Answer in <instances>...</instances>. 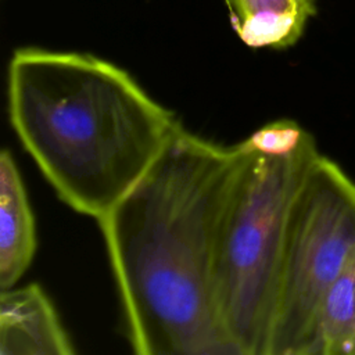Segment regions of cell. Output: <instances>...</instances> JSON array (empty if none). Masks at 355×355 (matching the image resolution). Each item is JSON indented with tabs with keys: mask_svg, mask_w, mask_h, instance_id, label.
I'll return each mask as SVG.
<instances>
[{
	"mask_svg": "<svg viewBox=\"0 0 355 355\" xmlns=\"http://www.w3.org/2000/svg\"><path fill=\"white\" fill-rule=\"evenodd\" d=\"M73 344L37 283L0 293V355H72Z\"/></svg>",
	"mask_w": 355,
	"mask_h": 355,
	"instance_id": "5",
	"label": "cell"
},
{
	"mask_svg": "<svg viewBox=\"0 0 355 355\" xmlns=\"http://www.w3.org/2000/svg\"><path fill=\"white\" fill-rule=\"evenodd\" d=\"M319 154L312 135L290 157L248 154L215 275L220 322L236 355H268L290 208Z\"/></svg>",
	"mask_w": 355,
	"mask_h": 355,
	"instance_id": "3",
	"label": "cell"
},
{
	"mask_svg": "<svg viewBox=\"0 0 355 355\" xmlns=\"http://www.w3.org/2000/svg\"><path fill=\"white\" fill-rule=\"evenodd\" d=\"M230 22L251 49H287L302 36L315 14L312 0H226Z\"/></svg>",
	"mask_w": 355,
	"mask_h": 355,
	"instance_id": "7",
	"label": "cell"
},
{
	"mask_svg": "<svg viewBox=\"0 0 355 355\" xmlns=\"http://www.w3.org/2000/svg\"><path fill=\"white\" fill-rule=\"evenodd\" d=\"M311 136L294 119H276L265 123L236 146L245 154L263 157H290L295 154Z\"/></svg>",
	"mask_w": 355,
	"mask_h": 355,
	"instance_id": "9",
	"label": "cell"
},
{
	"mask_svg": "<svg viewBox=\"0 0 355 355\" xmlns=\"http://www.w3.org/2000/svg\"><path fill=\"white\" fill-rule=\"evenodd\" d=\"M315 355H355V245L322 302Z\"/></svg>",
	"mask_w": 355,
	"mask_h": 355,
	"instance_id": "8",
	"label": "cell"
},
{
	"mask_svg": "<svg viewBox=\"0 0 355 355\" xmlns=\"http://www.w3.org/2000/svg\"><path fill=\"white\" fill-rule=\"evenodd\" d=\"M36 223L18 165L8 148L0 153V288H11L36 254Z\"/></svg>",
	"mask_w": 355,
	"mask_h": 355,
	"instance_id": "6",
	"label": "cell"
},
{
	"mask_svg": "<svg viewBox=\"0 0 355 355\" xmlns=\"http://www.w3.org/2000/svg\"><path fill=\"white\" fill-rule=\"evenodd\" d=\"M355 245V182L319 154L290 208L268 355H315L324 295Z\"/></svg>",
	"mask_w": 355,
	"mask_h": 355,
	"instance_id": "4",
	"label": "cell"
},
{
	"mask_svg": "<svg viewBox=\"0 0 355 355\" xmlns=\"http://www.w3.org/2000/svg\"><path fill=\"white\" fill-rule=\"evenodd\" d=\"M248 154L182 125L101 229L126 334L137 355H236L215 275Z\"/></svg>",
	"mask_w": 355,
	"mask_h": 355,
	"instance_id": "1",
	"label": "cell"
},
{
	"mask_svg": "<svg viewBox=\"0 0 355 355\" xmlns=\"http://www.w3.org/2000/svg\"><path fill=\"white\" fill-rule=\"evenodd\" d=\"M7 112L58 198L96 220L136 184L180 126L116 64L42 47L12 53Z\"/></svg>",
	"mask_w": 355,
	"mask_h": 355,
	"instance_id": "2",
	"label": "cell"
}]
</instances>
